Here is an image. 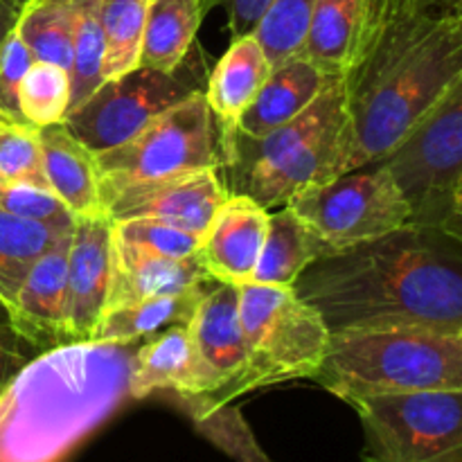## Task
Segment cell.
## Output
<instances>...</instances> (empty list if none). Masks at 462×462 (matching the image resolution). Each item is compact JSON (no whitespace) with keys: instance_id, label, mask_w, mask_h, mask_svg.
I'll return each instance as SVG.
<instances>
[{"instance_id":"1","label":"cell","mask_w":462,"mask_h":462,"mask_svg":"<svg viewBox=\"0 0 462 462\" xmlns=\"http://www.w3.org/2000/svg\"><path fill=\"white\" fill-rule=\"evenodd\" d=\"M460 81L462 14L365 0L356 59L343 75L355 167L382 161Z\"/></svg>"},{"instance_id":"2","label":"cell","mask_w":462,"mask_h":462,"mask_svg":"<svg viewBox=\"0 0 462 462\" xmlns=\"http://www.w3.org/2000/svg\"><path fill=\"white\" fill-rule=\"evenodd\" d=\"M329 332L424 328L462 334V239L404 226L311 262L293 284Z\"/></svg>"},{"instance_id":"3","label":"cell","mask_w":462,"mask_h":462,"mask_svg":"<svg viewBox=\"0 0 462 462\" xmlns=\"http://www.w3.org/2000/svg\"><path fill=\"white\" fill-rule=\"evenodd\" d=\"M135 346L63 343L0 388V462H63L129 404Z\"/></svg>"},{"instance_id":"4","label":"cell","mask_w":462,"mask_h":462,"mask_svg":"<svg viewBox=\"0 0 462 462\" xmlns=\"http://www.w3.org/2000/svg\"><path fill=\"white\" fill-rule=\"evenodd\" d=\"M355 135L343 77H332L319 97L293 120L260 140H237L228 170L237 174L230 192L248 194L266 210L355 170Z\"/></svg>"},{"instance_id":"5","label":"cell","mask_w":462,"mask_h":462,"mask_svg":"<svg viewBox=\"0 0 462 462\" xmlns=\"http://www.w3.org/2000/svg\"><path fill=\"white\" fill-rule=\"evenodd\" d=\"M343 402L413 391H462V334L424 328L329 332L314 377Z\"/></svg>"},{"instance_id":"6","label":"cell","mask_w":462,"mask_h":462,"mask_svg":"<svg viewBox=\"0 0 462 462\" xmlns=\"http://www.w3.org/2000/svg\"><path fill=\"white\" fill-rule=\"evenodd\" d=\"M246 365L242 374L208 406H226L257 388L311 379L325 359L329 328L323 316L287 284L248 282L239 287ZM197 400V397H183Z\"/></svg>"},{"instance_id":"7","label":"cell","mask_w":462,"mask_h":462,"mask_svg":"<svg viewBox=\"0 0 462 462\" xmlns=\"http://www.w3.org/2000/svg\"><path fill=\"white\" fill-rule=\"evenodd\" d=\"M382 162L409 206V226L462 239V81Z\"/></svg>"},{"instance_id":"8","label":"cell","mask_w":462,"mask_h":462,"mask_svg":"<svg viewBox=\"0 0 462 462\" xmlns=\"http://www.w3.org/2000/svg\"><path fill=\"white\" fill-rule=\"evenodd\" d=\"M95 158L104 203L125 189L219 170V138L203 90L162 111L134 138L95 153Z\"/></svg>"},{"instance_id":"9","label":"cell","mask_w":462,"mask_h":462,"mask_svg":"<svg viewBox=\"0 0 462 462\" xmlns=\"http://www.w3.org/2000/svg\"><path fill=\"white\" fill-rule=\"evenodd\" d=\"M311 237L320 257L352 251L361 244L409 226V206L382 161L355 167L287 203Z\"/></svg>"},{"instance_id":"10","label":"cell","mask_w":462,"mask_h":462,"mask_svg":"<svg viewBox=\"0 0 462 462\" xmlns=\"http://www.w3.org/2000/svg\"><path fill=\"white\" fill-rule=\"evenodd\" d=\"M365 462H462V391H413L350 400Z\"/></svg>"},{"instance_id":"11","label":"cell","mask_w":462,"mask_h":462,"mask_svg":"<svg viewBox=\"0 0 462 462\" xmlns=\"http://www.w3.org/2000/svg\"><path fill=\"white\" fill-rule=\"evenodd\" d=\"M208 72L194 43L176 70L138 66L116 79L102 81L86 102L68 111L63 125L93 153L106 152L134 138L162 111L203 90Z\"/></svg>"},{"instance_id":"12","label":"cell","mask_w":462,"mask_h":462,"mask_svg":"<svg viewBox=\"0 0 462 462\" xmlns=\"http://www.w3.org/2000/svg\"><path fill=\"white\" fill-rule=\"evenodd\" d=\"M189 338L197 355V400L215 402L246 365L239 287L212 282L188 320Z\"/></svg>"},{"instance_id":"13","label":"cell","mask_w":462,"mask_h":462,"mask_svg":"<svg viewBox=\"0 0 462 462\" xmlns=\"http://www.w3.org/2000/svg\"><path fill=\"white\" fill-rule=\"evenodd\" d=\"M111 280V221L108 217L75 219L68 244L66 341H90L106 307Z\"/></svg>"},{"instance_id":"14","label":"cell","mask_w":462,"mask_h":462,"mask_svg":"<svg viewBox=\"0 0 462 462\" xmlns=\"http://www.w3.org/2000/svg\"><path fill=\"white\" fill-rule=\"evenodd\" d=\"M230 189L221 183L219 170H203L156 185L125 189L106 199L108 221L161 219L171 226L203 235Z\"/></svg>"},{"instance_id":"15","label":"cell","mask_w":462,"mask_h":462,"mask_svg":"<svg viewBox=\"0 0 462 462\" xmlns=\"http://www.w3.org/2000/svg\"><path fill=\"white\" fill-rule=\"evenodd\" d=\"M269 226V210L248 194L228 192L201 235L199 262L212 282L242 287L253 280Z\"/></svg>"},{"instance_id":"16","label":"cell","mask_w":462,"mask_h":462,"mask_svg":"<svg viewBox=\"0 0 462 462\" xmlns=\"http://www.w3.org/2000/svg\"><path fill=\"white\" fill-rule=\"evenodd\" d=\"M269 57L255 34L230 41L224 57L208 72L203 97L217 126L221 149V165L230 167L237 149L239 120L251 106L271 72Z\"/></svg>"},{"instance_id":"17","label":"cell","mask_w":462,"mask_h":462,"mask_svg":"<svg viewBox=\"0 0 462 462\" xmlns=\"http://www.w3.org/2000/svg\"><path fill=\"white\" fill-rule=\"evenodd\" d=\"M70 233L63 235L48 253L36 260L14 293L9 325L23 343L39 352L66 341V271Z\"/></svg>"},{"instance_id":"18","label":"cell","mask_w":462,"mask_h":462,"mask_svg":"<svg viewBox=\"0 0 462 462\" xmlns=\"http://www.w3.org/2000/svg\"><path fill=\"white\" fill-rule=\"evenodd\" d=\"M199 255L167 257L144 248L131 246L111 235V280L104 310L144 300L153 296H171L210 284Z\"/></svg>"},{"instance_id":"19","label":"cell","mask_w":462,"mask_h":462,"mask_svg":"<svg viewBox=\"0 0 462 462\" xmlns=\"http://www.w3.org/2000/svg\"><path fill=\"white\" fill-rule=\"evenodd\" d=\"M39 161L48 189L75 219L106 215L97 158L63 122L39 129Z\"/></svg>"},{"instance_id":"20","label":"cell","mask_w":462,"mask_h":462,"mask_svg":"<svg viewBox=\"0 0 462 462\" xmlns=\"http://www.w3.org/2000/svg\"><path fill=\"white\" fill-rule=\"evenodd\" d=\"M332 75L320 70L302 54L284 59L271 68L264 86L239 120L237 140H260L284 122L300 116L328 86Z\"/></svg>"},{"instance_id":"21","label":"cell","mask_w":462,"mask_h":462,"mask_svg":"<svg viewBox=\"0 0 462 462\" xmlns=\"http://www.w3.org/2000/svg\"><path fill=\"white\" fill-rule=\"evenodd\" d=\"M167 393L171 397L197 395V355L188 323L171 325L135 346L129 370L131 400Z\"/></svg>"},{"instance_id":"22","label":"cell","mask_w":462,"mask_h":462,"mask_svg":"<svg viewBox=\"0 0 462 462\" xmlns=\"http://www.w3.org/2000/svg\"><path fill=\"white\" fill-rule=\"evenodd\" d=\"M365 0H316L302 41V57L332 77H343L356 59Z\"/></svg>"},{"instance_id":"23","label":"cell","mask_w":462,"mask_h":462,"mask_svg":"<svg viewBox=\"0 0 462 462\" xmlns=\"http://www.w3.org/2000/svg\"><path fill=\"white\" fill-rule=\"evenodd\" d=\"M210 284L183 293L144 298V300L131 302V305L104 310L90 334V341L113 343V346H138L143 338L153 337L171 325L188 323L197 310V302L201 300L203 291Z\"/></svg>"},{"instance_id":"24","label":"cell","mask_w":462,"mask_h":462,"mask_svg":"<svg viewBox=\"0 0 462 462\" xmlns=\"http://www.w3.org/2000/svg\"><path fill=\"white\" fill-rule=\"evenodd\" d=\"M203 16L199 0H149L138 66L176 70L197 43Z\"/></svg>"},{"instance_id":"25","label":"cell","mask_w":462,"mask_h":462,"mask_svg":"<svg viewBox=\"0 0 462 462\" xmlns=\"http://www.w3.org/2000/svg\"><path fill=\"white\" fill-rule=\"evenodd\" d=\"M320 257L319 244L289 206L269 210V226L251 282L293 287L302 271Z\"/></svg>"},{"instance_id":"26","label":"cell","mask_w":462,"mask_h":462,"mask_svg":"<svg viewBox=\"0 0 462 462\" xmlns=\"http://www.w3.org/2000/svg\"><path fill=\"white\" fill-rule=\"evenodd\" d=\"M70 230L50 228L0 210V300L5 305L12 302L36 260Z\"/></svg>"},{"instance_id":"27","label":"cell","mask_w":462,"mask_h":462,"mask_svg":"<svg viewBox=\"0 0 462 462\" xmlns=\"http://www.w3.org/2000/svg\"><path fill=\"white\" fill-rule=\"evenodd\" d=\"M149 0H99L104 36L102 81L138 68Z\"/></svg>"},{"instance_id":"28","label":"cell","mask_w":462,"mask_h":462,"mask_svg":"<svg viewBox=\"0 0 462 462\" xmlns=\"http://www.w3.org/2000/svg\"><path fill=\"white\" fill-rule=\"evenodd\" d=\"M16 32L34 61L57 63L70 72L72 16L68 0H27L16 21Z\"/></svg>"},{"instance_id":"29","label":"cell","mask_w":462,"mask_h":462,"mask_svg":"<svg viewBox=\"0 0 462 462\" xmlns=\"http://www.w3.org/2000/svg\"><path fill=\"white\" fill-rule=\"evenodd\" d=\"M68 5H70L72 16L70 108H75L86 102L102 84L104 36L102 23H99V0H68Z\"/></svg>"},{"instance_id":"30","label":"cell","mask_w":462,"mask_h":462,"mask_svg":"<svg viewBox=\"0 0 462 462\" xmlns=\"http://www.w3.org/2000/svg\"><path fill=\"white\" fill-rule=\"evenodd\" d=\"M72 104L70 72L57 63L34 61L18 86V111L36 129L61 125Z\"/></svg>"},{"instance_id":"31","label":"cell","mask_w":462,"mask_h":462,"mask_svg":"<svg viewBox=\"0 0 462 462\" xmlns=\"http://www.w3.org/2000/svg\"><path fill=\"white\" fill-rule=\"evenodd\" d=\"M316 0H271L253 34L260 41L271 66L300 52Z\"/></svg>"},{"instance_id":"32","label":"cell","mask_w":462,"mask_h":462,"mask_svg":"<svg viewBox=\"0 0 462 462\" xmlns=\"http://www.w3.org/2000/svg\"><path fill=\"white\" fill-rule=\"evenodd\" d=\"M0 180L45 185L39 161V129L7 111H0Z\"/></svg>"},{"instance_id":"33","label":"cell","mask_w":462,"mask_h":462,"mask_svg":"<svg viewBox=\"0 0 462 462\" xmlns=\"http://www.w3.org/2000/svg\"><path fill=\"white\" fill-rule=\"evenodd\" d=\"M111 235L131 246L167 257H194L201 248V235L161 219H144V217L111 221Z\"/></svg>"},{"instance_id":"34","label":"cell","mask_w":462,"mask_h":462,"mask_svg":"<svg viewBox=\"0 0 462 462\" xmlns=\"http://www.w3.org/2000/svg\"><path fill=\"white\" fill-rule=\"evenodd\" d=\"M0 210L57 230H70L75 217L45 185L30 180H0Z\"/></svg>"},{"instance_id":"35","label":"cell","mask_w":462,"mask_h":462,"mask_svg":"<svg viewBox=\"0 0 462 462\" xmlns=\"http://www.w3.org/2000/svg\"><path fill=\"white\" fill-rule=\"evenodd\" d=\"M32 63H34V57H32L30 48L14 25V30L5 36L3 45H0V111L21 116V111H18V86H21L23 77Z\"/></svg>"},{"instance_id":"36","label":"cell","mask_w":462,"mask_h":462,"mask_svg":"<svg viewBox=\"0 0 462 462\" xmlns=\"http://www.w3.org/2000/svg\"><path fill=\"white\" fill-rule=\"evenodd\" d=\"M201 3L203 14L212 12V9H226L228 14V27L230 36H246L255 32L260 25L262 16L269 9L271 0H199Z\"/></svg>"},{"instance_id":"37","label":"cell","mask_w":462,"mask_h":462,"mask_svg":"<svg viewBox=\"0 0 462 462\" xmlns=\"http://www.w3.org/2000/svg\"><path fill=\"white\" fill-rule=\"evenodd\" d=\"M25 347L30 346L18 338V334L12 329V325H0V388H3L5 383L9 382V377H12V374L27 361Z\"/></svg>"},{"instance_id":"38","label":"cell","mask_w":462,"mask_h":462,"mask_svg":"<svg viewBox=\"0 0 462 462\" xmlns=\"http://www.w3.org/2000/svg\"><path fill=\"white\" fill-rule=\"evenodd\" d=\"M25 5L27 0H0V45H3L5 36L14 30Z\"/></svg>"},{"instance_id":"39","label":"cell","mask_w":462,"mask_h":462,"mask_svg":"<svg viewBox=\"0 0 462 462\" xmlns=\"http://www.w3.org/2000/svg\"><path fill=\"white\" fill-rule=\"evenodd\" d=\"M415 3L433 14H462V0H415Z\"/></svg>"},{"instance_id":"40","label":"cell","mask_w":462,"mask_h":462,"mask_svg":"<svg viewBox=\"0 0 462 462\" xmlns=\"http://www.w3.org/2000/svg\"><path fill=\"white\" fill-rule=\"evenodd\" d=\"M0 325H9V311L3 300H0Z\"/></svg>"}]
</instances>
